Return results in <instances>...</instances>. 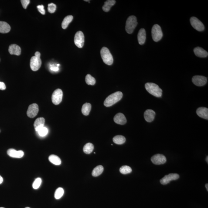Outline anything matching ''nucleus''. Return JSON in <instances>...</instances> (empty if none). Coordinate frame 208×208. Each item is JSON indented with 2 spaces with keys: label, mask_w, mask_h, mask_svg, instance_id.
Returning <instances> with one entry per match:
<instances>
[{
  "label": "nucleus",
  "mask_w": 208,
  "mask_h": 208,
  "mask_svg": "<svg viewBox=\"0 0 208 208\" xmlns=\"http://www.w3.org/2000/svg\"><path fill=\"white\" fill-rule=\"evenodd\" d=\"M123 97V93L120 91H117L113 93L107 97L104 102L106 107H111L121 100Z\"/></svg>",
  "instance_id": "nucleus-1"
},
{
  "label": "nucleus",
  "mask_w": 208,
  "mask_h": 208,
  "mask_svg": "<svg viewBox=\"0 0 208 208\" xmlns=\"http://www.w3.org/2000/svg\"><path fill=\"white\" fill-rule=\"evenodd\" d=\"M145 87L147 91L152 95L158 97H162V90L155 83H147L145 84Z\"/></svg>",
  "instance_id": "nucleus-2"
},
{
  "label": "nucleus",
  "mask_w": 208,
  "mask_h": 208,
  "mask_svg": "<svg viewBox=\"0 0 208 208\" xmlns=\"http://www.w3.org/2000/svg\"><path fill=\"white\" fill-rule=\"evenodd\" d=\"M40 56V53L39 52H36L35 56H32L31 59L30 67L33 71H36L39 70L41 66L42 61Z\"/></svg>",
  "instance_id": "nucleus-3"
},
{
  "label": "nucleus",
  "mask_w": 208,
  "mask_h": 208,
  "mask_svg": "<svg viewBox=\"0 0 208 208\" xmlns=\"http://www.w3.org/2000/svg\"><path fill=\"white\" fill-rule=\"evenodd\" d=\"M100 54L103 61L108 65H111L114 62L112 55L109 50L106 47H103L100 51Z\"/></svg>",
  "instance_id": "nucleus-4"
},
{
  "label": "nucleus",
  "mask_w": 208,
  "mask_h": 208,
  "mask_svg": "<svg viewBox=\"0 0 208 208\" xmlns=\"http://www.w3.org/2000/svg\"><path fill=\"white\" fill-rule=\"evenodd\" d=\"M138 25L136 17L134 15L129 17L126 23L125 29L128 34L132 33Z\"/></svg>",
  "instance_id": "nucleus-5"
},
{
  "label": "nucleus",
  "mask_w": 208,
  "mask_h": 208,
  "mask_svg": "<svg viewBox=\"0 0 208 208\" xmlns=\"http://www.w3.org/2000/svg\"><path fill=\"white\" fill-rule=\"evenodd\" d=\"M151 35L153 39L155 42L159 41L162 39L163 34L159 25H155L153 26L151 30Z\"/></svg>",
  "instance_id": "nucleus-6"
},
{
  "label": "nucleus",
  "mask_w": 208,
  "mask_h": 208,
  "mask_svg": "<svg viewBox=\"0 0 208 208\" xmlns=\"http://www.w3.org/2000/svg\"><path fill=\"white\" fill-rule=\"evenodd\" d=\"M63 93L60 89H56L54 91L52 96V101L55 105H58L62 101Z\"/></svg>",
  "instance_id": "nucleus-7"
},
{
  "label": "nucleus",
  "mask_w": 208,
  "mask_h": 208,
  "mask_svg": "<svg viewBox=\"0 0 208 208\" xmlns=\"http://www.w3.org/2000/svg\"><path fill=\"white\" fill-rule=\"evenodd\" d=\"M74 42L75 45L78 48H81L84 45V36L83 32L79 31L75 35Z\"/></svg>",
  "instance_id": "nucleus-8"
},
{
  "label": "nucleus",
  "mask_w": 208,
  "mask_h": 208,
  "mask_svg": "<svg viewBox=\"0 0 208 208\" xmlns=\"http://www.w3.org/2000/svg\"><path fill=\"white\" fill-rule=\"evenodd\" d=\"M190 22L192 26L198 31H202L204 30L205 27L203 24L196 17L191 18Z\"/></svg>",
  "instance_id": "nucleus-9"
},
{
  "label": "nucleus",
  "mask_w": 208,
  "mask_h": 208,
  "mask_svg": "<svg viewBox=\"0 0 208 208\" xmlns=\"http://www.w3.org/2000/svg\"><path fill=\"white\" fill-rule=\"evenodd\" d=\"M39 111V107L38 104L36 103H33L29 106L27 114L29 118H34L37 115Z\"/></svg>",
  "instance_id": "nucleus-10"
},
{
  "label": "nucleus",
  "mask_w": 208,
  "mask_h": 208,
  "mask_svg": "<svg viewBox=\"0 0 208 208\" xmlns=\"http://www.w3.org/2000/svg\"><path fill=\"white\" fill-rule=\"evenodd\" d=\"M151 161L155 165H159L165 163L167 159L165 156L162 154H157L151 157Z\"/></svg>",
  "instance_id": "nucleus-11"
},
{
  "label": "nucleus",
  "mask_w": 208,
  "mask_h": 208,
  "mask_svg": "<svg viewBox=\"0 0 208 208\" xmlns=\"http://www.w3.org/2000/svg\"><path fill=\"white\" fill-rule=\"evenodd\" d=\"M179 175L177 173H170L165 175L163 178L160 181L162 185H167L170 183L171 181L176 180L179 178Z\"/></svg>",
  "instance_id": "nucleus-12"
},
{
  "label": "nucleus",
  "mask_w": 208,
  "mask_h": 208,
  "mask_svg": "<svg viewBox=\"0 0 208 208\" xmlns=\"http://www.w3.org/2000/svg\"><path fill=\"white\" fill-rule=\"evenodd\" d=\"M193 83L196 86H202L205 85L207 82V79L206 77L202 76H195L192 79Z\"/></svg>",
  "instance_id": "nucleus-13"
},
{
  "label": "nucleus",
  "mask_w": 208,
  "mask_h": 208,
  "mask_svg": "<svg viewBox=\"0 0 208 208\" xmlns=\"http://www.w3.org/2000/svg\"><path fill=\"white\" fill-rule=\"evenodd\" d=\"M7 154L9 156L12 158H22L24 155V152L22 150L17 151L12 149H8L7 151Z\"/></svg>",
  "instance_id": "nucleus-14"
},
{
  "label": "nucleus",
  "mask_w": 208,
  "mask_h": 208,
  "mask_svg": "<svg viewBox=\"0 0 208 208\" xmlns=\"http://www.w3.org/2000/svg\"><path fill=\"white\" fill-rule=\"evenodd\" d=\"M114 121L116 124L124 125L127 122V119L122 113H118L116 114L114 118Z\"/></svg>",
  "instance_id": "nucleus-15"
},
{
  "label": "nucleus",
  "mask_w": 208,
  "mask_h": 208,
  "mask_svg": "<svg viewBox=\"0 0 208 208\" xmlns=\"http://www.w3.org/2000/svg\"><path fill=\"white\" fill-rule=\"evenodd\" d=\"M155 116V112L152 110H147L144 113V118L148 122H151L153 121Z\"/></svg>",
  "instance_id": "nucleus-16"
},
{
  "label": "nucleus",
  "mask_w": 208,
  "mask_h": 208,
  "mask_svg": "<svg viewBox=\"0 0 208 208\" xmlns=\"http://www.w3.org/2000/svg\"><path fill=\"white\" fill-rule=\"evenodd\" d=\"M195 55L198 57L204 58L207 57L208 53L206 51L199 47L195 48L193 50Z\"/></svg>",
  "instance_id": "nucleus-17"
},
{
  "label": "nucleus",
  "mask_w": 208,
  "mask_h": 208,
  "mask_svg": "<svg viewBox=\"0 0 208 208\" xmlns=\"http://www.w3.org/2000/svg\"><path fill=\"white\" fill-rule=\"evenodd\" d=\"M8 52L11 55L19 56L21 54V48L18 45H11L8 48Z\"/></svg>",
  "instance_id": "nucleus-18"
},
{
  "label": "nucleus",
  "mask_w": 208,
  "mask_h": 208,
  "mask_svg": "<svg viewBox=\"0 0 208 208\" xmlns=\"http://www.w3.org/2000/svg\"><path fill=\"white\" fill-rule=\"evenodd\" d=\"M196 114L201 118L208 119V109L206 107H200L196 110Z\"/></svg>",
  "instance_id": "nucleus-19"
},
{
  "label": "nucleus",
  "mask_w": 208,
  "mask_h": 208,
  "mask_svg": "<svg viewBox=\"0 0 208 208\" xmlns=\"http://www.w3.org/2000/svg\"><path fill=\"white\" fill-rule=\"evenodd\" d=\"M146 39V33L145 29L142 28L140 30L138 34V40L140 45H143L145 43Z\"/></svg>",
  "instance_id": "nucleus-20"
},
{
  "label": "nucleus",
  "mask_w": 208,
  "mask_h": 208,
  "mask_svg": "<svg viewBox=\"0 0 208 208\" xmlns=\"http://www.w3.org/2000/svg\"><path fill=\"white\" fill-rule=\"evenodd\" d=\"M45 124V119L42 117H41L37 119L34 123V126L35 127V131L38 132L39 129L42 127H44Z\"/></svg>",
  "instance_id": "nucleus-21"
},
{
  "label": "nucleus",
  "mask_w": 208,
  "mask_h": 208,
  "mask_svg": "<svg viewBox=\"0 0 208 208\" xmlns=\"http://www.w3.org/2000/svg\"><path fill=\"white\" fill-rule=\"evenodd\" d=\"M11 26L6 22L0 21V33H7L10 31Z\"/></svg>",
  "instance_id": "nucleus-22"
},
{
  "label": "nucleus",
  "mask_w": 208,
  "mask_h": 208,
  "mask_svg": "<svg viewBox=\"0 0 208 208\" xmlns=\"http://www.w3.org/2000/svg\"><path fill=\"white\" fill-rule=\"evenodd\" d=\"M116 1L114 0H107L104 2V5L103 6V10L105 12L109 11L111 7L115 4Z\"/></svg>",
  "instance_id": "nucleus-23"
},
{
  "label": "nucleus",
  "mask_w": 208,
  "mask_h": 208,
  "mask_svg": "<svg viewBox=\"0 0 208 208\" xmlns=\"http://www.w3.org/2000/svg\"><path fill=\"white\" fill-rule=\"evenodd\" d=\"M49 160L51 163L56 165H59L61 163V160L56 155H52L49 156Z\"/></svg>",
  "instance_id": "nucleus-24"
},
{
  "label": "nucleus",
  "mask_w": 208,
  "mask_h": 208,
  "mask_svg": "<svg viewBox=\"0 0 208 208\" xmlns=\"http://www.w3.org/2000/svg\"><path fill=\"white\" fill-rule=\"evenodd\" d=\"M91 109V104L89 103H85L83 104L82 107L81 111L82 114L85 116H87L90 114V111Z\"/></svg>",
  "instance_id": "nucleus-25"
},
{
  "label": "nucleus",
  "mask_w": 208,
  "mask_h": 208,
  "mask_svg": "<svg viewBox=\"0 0 208 208\" xmlns=\"http://www.w3.org/2000/svg\"><path fill=\"white\" fill-rule=\"evenodd\" d=\"M73 16L71 15H68L64 18L62 23V27L63 29H65L67 28L69 23L73 20Z\"/></svg>",
  "instance_id": "nucleus-26"
},
{
  "label": "nucleus",
  "mask_w": 208,
  "mask_h": 208,
  "mask_svg": "<svg viewBox=\"0 0 208 208\" xmlns=\"http://www.w3.org/2000/svg\"><path fill=\"white\" fill-rule=\"evenodd\" d=\"M113 141L115 144L118 145H122L126 141L125 137L122 135H117L113 138Z\"/></svg>",
  "instance_id": "nucleus-27"
},
{
  "label": "nucleus",
  "mask_w": 208,
  "mask_h": 208,
  "mask_svg": "<svg viewBox=\"0 0 208 208\" xmlns=\"http://www.w3.org/2000/svg\"><path fill=\"white\" fill-rule=\"evenodd\" d=\"M104 170V168L102 165H98L93 169L92 175L94 177H97L102 173Z\"/></svg>",
  "instance_id": "nucleus-28"
},
{
  "label": "nucleus",
  "mask_w": 208,
  "mask_h": 208,
  "mask_svg": "<svg viewBox=\"0 0 208 208\" xmlns=\"http://www.w3.org/2000/svg\"><path fill=\"white\" fill-rule=\"evenodd\" d=\"M94 149V145L91 143H87L84 146L83 151L84 153L89 154L91 153Z\"/></svg>",
  "instance_id": "nucleus-29"
},
{
  "label": "nucleus",
  "mask_w": 208,
  "mask_h": 208,
  "mask_svg": "<svg viewBox=\"0 0 208 208\" xmlns=\"http://www.w3.org/2000/svg\"><path fill=\"white\" fill-rule=\"evenodd\" d=\"M85 81L87 84L91 85H94L96 83L95 79L90 74H87L86 76Z\"/></svg>",
  "instance_id": "nucleus-30"
},
{
  "label": "nucleus",
  "mask_w": 208,
  "mask_h": 208,
  "mask_svg": "<svg viewBox=\"0 0 208 208\" xmlns=\"http://www.w3.org/2000/svg\"><path fill=\"white\" fill-rule=\"evenodd\" d=\"M120 173L123 174H127L130 173L132 172V169L129 166L124 165L120 168Z\"/></svg>",
  "instance_id": "nucleus-31"
},
{
  "label": "nucleus",
  "mask_w": 208,
  "mask_h": 208,
  "mask_svg": "<svg viewBox=\"0 0 208 208\" xmlns=\"http://www.w3.org/2000/svg\"><path fill=\"white\" fill-rule=\"evenodd\" d=\"M64 193V190L63 188L61 187L58 188L56 189L55 192L54 197L55 199H60L63 196Z\"/></svg>",
  "instance_id": "nucleus-32"
},
{
  "label": "nucleus",
  "mask_w": 208,
  "mask_h": 208,
  "mask_svg": "<svg viewBox=\"0 0 208 208\" xmlns=\"http://www.w3.org/2000/svg\"><path fill=\"white\" fill-rule=\"evenodd\" d=\"M42 183V180L40 178H37L34 181L32 184V187L34 189H37L40 187L41 184Z\"/></svg>",
  "instance_id": "nucleus-33"
},
{
  "label": "nucleus",
  "mask_w": 208,
  "mask_h": 208,
  "mask_svg": "<svg viewBox=\"0 0 208 208\" xmlns=\"http://www.w3.org/2000/svg\"><path fill=\"white\" fill-rule=\"evenodd\" d=\"M38 132L39 136L43 137L47 135L48 132V129L46 127H44L41 128L40 129H39V131H38Z\"/></svg>",
  "instance_id": "nucleus-34"
},
{
  "label": "nucleus",
  "mask_w": 208,
  "mask_h": 208,
  "mask_svg": "<svg viewBox=\"0 0 208 208\" xmlns=\"http://www.w3.org/2000/svg\"><path fill=\"white\" fill-rule=\"evenodd\" d=\"M48 11L50 13H53L55 12L56 9V6L53 3L49 4L48 5Z\"/></svg>",
  "instance_id": "nucleus-35"
},
{
  "label": "nucleus",
  "mask_w": 208,
  "mask_h": 208,
  "mask_svg": "<svg viewBox=\"0 0 208 208\" xmlns=\"http://www.w3.org/2000/svg\"><path fill=\"white\" fill-rule=\"evenodd\" d=\"M21 2L22 4V7L25 9H26L27 7L30 3V1L29 0H21Z\"/></svg>",
  "instance_id": "nucleus-36"
},
{
  "label": "nucleus",
  "mask_w": 208,
  "mask_h": 208,
  "mask_svg": "<svg viewBox=\"0 0 208 208\" xmlns=\"http://www.w3.org/2000/svg\"><path fill=\"white\" fill-rule=\"evenodd\" d=\"M37 8L39 12L42 15H45V10L44 9V6L43 5H38Z\"/></svg>",
  "instance_id": "nucleus-37"
},
{
  "label": "nucleus",
  "mask_w": 208,
  "mask_h": 208,
  "mask_svg": "<svg viewBox=\"0 0 208 208\" xmlns=\"http://www.w3.org/2000/svg\"><path fill=\"white\" fill-rule=\"evenodd\" d=\"M6 89V86L5 83L2 82L0 81V90H4Z\"/></svg>",
  "instance_id": "nucleus-38"
},
{
  "label": "nucleus",
  "mask_w": 208,
  "mask_h": 208,
  "mask_svg": "<svg viewBox=\"0 0 208 208\" xmlns=\"http://www.w3.org/2000/svg\"><path fill=\"white\" fill-rule=\"evenodd\" d=\"M51 69L54 71H57L59 70L58 67H52L51 68Z\"/></svg>",
  "instance_id": "nucleus-39"
},
{
  "label": "nucleus",
  "mask_w": 208,
  "mask_h": 208,
  "mask_svg": "<svg viewBox=\"0 0 208 208\" xmlns=\"http://www.w3.org/2000/svg\"><path fill=\"white\" fill-rule=\"evenodd\" d=\"M3 182V179L2 177L0 175V184L2 183Z\"/></svg>",
  "instance_id": "nucleus-40"
},
{
  "label": "nucleus",
  "mask_w": 208,
  "mask_h": 208,
  "mask_svg": "<svg viewBox=\"0 0 208 208\" xmlns=\"http://www.w3.org/2000/svg\"><path fill=\"white\" fill-rule=\"evenodd\" d=\"M206 190H207V191L208 190V184H206Z\"/></svg>",
  "instance_id": "nucleus-41"
},
{
  "label": "nucleus",
  "mask_w": 208,
  "mask_h": 208,
  "mask_svg": "<svg viewBox=\"0 0 208 208\" xmlns=\"http://www.w3.org/2000/svg\"><path fill=\"white\" fill-rule=\"evenodd\" d=\"M206 162H207L208 163V156L207 157H206Z\"/></svg>",
  "instance_id": "nucleus-42"
},
{
  "label": "nucleus",
  "mask_w": 208,
  "mask_h": 208,
  "mask_svg": "<svg viewBox=\"0 0 208 208\" xmlns=\"http://www.w3.org/2000/svg\"><path fill=\"white\" fill-rule=\"evenodd\" d=\"M86 1V2H90V1H88V0H87V1H86V0H85V1Z\"/></svg>",
  "instance_id": "nucleus-43"
},
{
  "label": "nucleus",
  "mask_w": 208,
  "mask_h": 208,
  "mask_svg": "<svg viewBox=\"0 0 208 208\" xmlns=\"http://www.w3.org/2000/svg\"><path fill=\"white\" fill-rule=\"evenodd\" d=\"M60 66V64H57V66H58H58Z\"/></svg>",
  "instance_id": "nucleus-44"
},
{
  "label": "nucleus",
  "mask_w": 208,
  "mask_h": 208,
  "mask_svg": "<svg viewBox=\"0 0 208 208\" xmlns=\"http://www.w3.org/2000/svg\"><path fill=\"white\" fill-rule=\"evenodd\" d=\"M25 208H29V207H25Z\"/></svg>",
  "instance_id": "nucleus-45"
},
{
  "label": "nucleus",
  "mask_w": 208,
  "mask_h": 208,
  "mask_svg": "<svg viewBox=\"0 0 208 208\" xmlns=\"http://www.w3.org/2000/svg\"><path fill=\"white\" fill-rule=\"evenodd\" d=\"M0 208H4V207H0Z\"/></svg>",
  "instance_id": "nucleus-46"
}]
</instances>
